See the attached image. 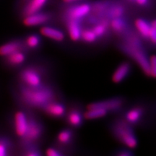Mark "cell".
Segmentation results:
<instances>
[{
	"instance_id": "cell-1",
	"label": "cell",
	"mask_w": 156,
	"mask_h": 156,
	"mask_svg": "<svg viewBox=\"0 0 156 156\" xmlns=\"http://www.w3.org/2000/svg\"><path fill=\"white\" fill-rule=\"evenodd\" d=\"M19 92L23 103L33 108H42L46 103L56 99L55 91L46 84L38 87H30L22 84L20 85Z\"/></svg>"
},
{
	"instance_id": "cell-2",
	"label": "cell",
	"mask_w": 156,
	"mask_h": 156,
	"mask_svg": "<svg viewBox=\"0 0 156 156\" xmlns=\"http://www.w3.org/2000/svg\"><path fill=\"white\" fill-rule=\"evenodd\" d=\"M111 130L116 140L129 149L137 147V138L134 134L132 126L124 119H118L114 121L111 125Z\"/></svg>"
},
{
	"instance_id": "cell-3",
	"label": "cell",
	"mask_w": 156,
	"mask_h": 156,
	"mask_svg": "<svg viewBox=\"0 0 156 156\" xmlns=\"http://www.w3.org/2000/svg\"><path fill=\"white\" fill-rule=\"evenodd\" d=\"M121 50L124 53L132 57L140 65L144 73L148 77H151L149 58L146 55L142 46H134L123 41L119 44Z\"/></svg>"
},
{
	"instance_id": "cell-4",
	"label": "cell",
	"mask_w": 156,
	"mask_h": 156,
	"mask_svg": "<svg viewBox=\"0 0 156 156\" xmlns=\"http://www.w3.org/2000/svg\"><path fill=\"white\" fill-rule=\"evenodd\" d=\"M44 75V72L40 67L30 65L21 70L19 77L23 85L30 87H38L45 84Z\"/></svg>"
},
{
	"instance_id": "cell-5",
	"label": "cell",
	"mask_w": 156,
	"mask_h": 156,
	"mask_svg": "<svg viewBox=\"0 0 156 156\" xmlns=\"http://www.w3.org/2000/svg\"><path fill=\"white\" fill-rule=\"evenodd\" d=\"M44 133V126L42 122L33 115H28V127L26 135L22 140L23 145L36 144Z\"/></svg>"
},
{
	"instance_id": "cell-6",
	"label": "cell",
	"mask_w": 156,
	"mask_h": 156,
	"mask_svg": "<svg viewBox=\"0 0 156 156\" xmlns=\"http://www.w3.org/2000/svg\"><path fill=\"white\" fill-rule=\"evenodd\" d=\"M124 104V99L122 97H116L108 100L97 101L89 104L87 109L93 108H101L106 110L108 112H116L120 110Z\"/></svg>"
},
{
	"instance_id": "cell-7",
	"label": "cell",
	"mask_w": 156,
	"mask_h": 156,
	"mask_svg": "<svg viewBox=\"0 0 156 156\" xmlns=\"http://www.w3.org/2000/svg\"><path fill=\"white\" fill-rule=\"evenodd\" d=\"M20 51H25L27 53L29 51L25 44L24 40L22 39H13L0 45V56L2 58Z\"/></svg>"
},
{
	"instance_id": "cell-8",
	"label": "cell",
	"mask_w": 156,
	"mask_h": 156,
	"mask_svg": "<svg viewBox=\"0 0 156 156\" xmlns=\"http://www.w3.org/2000/svg\"><path fill=\"white\" fill-rule=\"evenodd\" d=\"M14 129L15 133L21 140L26 135L28 127V115L23 111H18L14 116Z\"/></svg>"
},
{
	"instance_id": "cell-9",
	"label": "cell",
	"mask_w": 156,
	"mask_h": 156,
	"mask_svg": "<svg viewBox=\"0 0 156 156\" xmlns=\"http://www.w3.org/2000/svg\"><path fill=\"white\" fill-rule=\"evenodd\" d=\"M75 140V133L70 129H64L58 132L56 136V143L59 151H65L69 150L71 146L73 145Z\"/></svg>"
},
{
	"instance_id": "cell-10",
	"label": "cell",
	"mask_w": 156,
	"mask_h": 156,
	"mask_svg": "<svg viewBox=\"0 0 156 156\" xmlns=\"http://www.w3.org/2000/svg\"><path fill=\"white\" fill-rule=\"evenodd\" d=\"M45 114L53 118L60 119L65 116L67 108L63 103L56 101V99L46 103L42 108Z\"/></svg>"
},
{
	"instance_id": "cell-11",
	"label": "cell",
	"mask_w": 156,
	"mask_h": 156,
	"mask_svg": "<svg viewBox=\"0 0 156 156\" xmlns=\"http://www.w3.org/2000/svg\"><path fill=\"white\" fill-rule=\"evenodd\" d=\"M66 121L71 127L79 128L83 124L84 116L83 113L80 108L73 107L66 112Z\"/></svg>"
},
{
	"instance_id": "cell-12",
	"label": "cell",
	"mask_w": 156,
	"mask_h": 156,
	"mask_svg": "<svg viewBox=\"0 0 156 156\" xmlns=\"http://www.w3.org/2000/svg\"><path fill=\"white\" fill-rule=\"evenodd\" d=\"M145 115V108L141 106H135L126 111L124 119L132 126L137 125Z\"/></svg>"
},
{
	"instance_id": "cell-13",
	"label": "cell",
	"mask_w": 156,
	"mask_h": 156,
	"mask_svg": "<svg viewBox=\"0 0 156 156\" xmlns=\"http://www.w3.org/2000/svg\"><path fill=\"white\" fill-rule=\"evenodd\" d=\"M132 71V64L128 62H124L117 67L112 75V81L114 83H121L125 80Z\"/></svg>"
},
{
	"instance_id": "cell-14",
	"label": "cell",
	"mask_w": 156,
	"mask_h": 156,
	"mask_svg": "<svg viewBox=\"0 0 156 156\" xmlns=\"http://www.w3.org/2000/svg\"><path fill=\"white\" fill-rule=\"evenodd\" d=\"M26 54L27 52L20 51H16L9 54L8 56H6L3 57L4 63L9 67H17L23 65L26 61Z\"/></svg>"
},
{
	"instance_id": "cell-15",
	"label": "cell",
	"mask_w": 156,
	"mask_h": 156,
	"mask_svg": "<svg viewBox=\"0 0 156 156\" xmlns=\"http://www.w3.org/2000/svg\"><path fill=\"white\" fill-rule=\"evenodd\" d=\"M51 18V16L46 13H34V14L25 16L23 20V24L28 27L38 26L47 23Z\"/></svg>"
},
{
	"instance_id": "cell-16",
	"label": "cell",
	"mask_w": 156,
	"mask_h": 156,
	"mask_svg": "<svg viewBox=\"0 0 156 156\" xmlns=\"http://www.w3.org/2000/svg\"><path fill=\"white\" fill-rule=\"evenodd\" d=\"M90 11V6L87 4H82L76 7H72L68 11L67 16L69 20L80 21L82 18L85 17Z\"/></svg>"
},
{
	"instance_id": "cell-17",
	"label": "cell",
	"mask_w": 156,
	"mask_h": 156,
	"mask_svg": "<svg viewBox=\"0 0 156 156\" xmlns=\"http://www.w3.org/2000/svg\"><path fill=\"white\" fill-rule=\"evenodd\" d=\"M41 34L46 38L57 42H62L64 40L65 36L62 30L49 26H44L41 28Z\"/></svg>"
},
{
	"instance_id": "cell-18",
	"label": "cell",
	"mask_w": 156,
	"mask_h": 156,
	"mask_svg": "<svg viewBox=\"0 0 156 156\" xmlns=\"http://www.w3.org/2000/svg\"><path fill=\"white\" fill-rule=\"evenodd\" d=\"M67 30L73 41H78L80 40L82 28L80 21L69 20L67 23Z\"/></svg>"
},
{
	"instance_id": "cell-19",
	"label": "cell",
	"mask_w": 156,
	"mask_h": 156,
	"mask_svg": "<svg viewBox=\"0 0 156 156\" xmlns=\"http://www.w3.org/2000/svg\"><path fill=\"white\" fill-rule=\"evenodd\" d=\"M135 27L140 36L145 40H149V34L151 30V24L145 20L138 18L135 20Z\"/></svg>"
},
{
	"instance_id": "cell-20",
	"label": "cell",
	"mask_w": 156,
	"mask_h": 156,
	"mask_svg": "<svg viewBox=\"0 0 156 156\" xmlns=\"http://www.w3.org/2000/svg\"><path fill=\"white\" fill-rule=\"evenodd\" d=\"M46 1L47 0H32L24 9L23 12L24 16H28L34 13L38 12V11L44 7Z\"/></svg>"
},
{
	"instance_id": "cell-21",
	"label": "cell",
	"mask_w": 156,
	"mask_h": 156,
	"mask_svg": "<svg viewBox=\"0 0 156 156\" xmlns=\"http://www.w3.org/2000/svg\"><path fill=\"white\" fill-rule=\"evenodd\" d=\"M108 112L101 108H93L87 109L85 113H83L84 119L87 120L97 119L103 118L108 114Z\"/></svg>"
},
{
	"instance_id": "cell-22",
	"label": "cell",
	"mask_w": 156,
	"mask_h": 156,
	"mask_svg": "<svg viewBox=\"0 0 156 156\" xmlns=\"http://www.w3.org/2000/svg\"><path fill=\"white\" fill-rule=\"evenodd\" d=\"M25 44L29 50H36L40 48L41 45V37L37 34H30L25 38Z\"/></svg>"
},
{
	"instance_id": "cell-23",
	"label": "cell",
	"mask_w": 156,
	"mask_h": 156,
	"mask_svg": "<svg viewBox=\"0 0 156 156\" xmlns=\"http://www.w3.org/2000/svg\"><path fill=\"white\" fill-rule=\"evenodd\" d=\"M11 142L5 136H0V156H10Z\"/></svg>"
},
{
	"instance_id": "cell-24",
	"label": "cell",
	"mask_w": 156,
	"mask_h": 156,
	"mask_svg": "<svg viewBox=\"0 0 156 156\" xmlns=\"http://www.w3.org/2000/svg\"><path fill=\"white\" fill-rule=\"evenodd\" d=\"M23 150L21 156H42L36 144L23 145Z\"/></svg>"
},
{
	"instance_id": "cell-25",
	"label": "cell",
	"mask_w": 156,
	"mask_h": 156,
	"mask_svg": "<svg viewBox=\"0 0 156 156\" xmlns=\"http://www.w3.org/2000/svg\"><path fill=\"white\" fill-rule=\"evenodd\" d=\"M80 40L87 44H93L97 41L98 38L92 29L91 30L85 29V30H82Z\"/></svg>"
},
{
	"instance_id": "cell-26",
	"label": "cell",
	"mask_w": 156,
	"mask_h": 156,
	"mask_svg": "<svg viewBox=\"0 0 156 156\" xmlns=\"http://www.w3.org/2000/svg\"><path fill=\"white\" fill-rule=\"evenodd\" d=\"M108 24L106 21H102V22L95 25L93 28V31L94 32L95 36L98 38H102L106 35L107 30H108Z\"/></svg>"
},
{
	"instance_id": "cell-27",
	"label": "cell",
	"mask_w": 156,
	"mask_h": 156,
	"mask_svg": "<svg viewBox=\"0 0 156 156\" xmlns=\"http://www.w3.org/2000/svg\"><path fill=\"white\" fill-rule=\"evenodd\" d=\"M111 27L114 32L117 34H121L126 28V23L121 17L113 18L111 22Z\"/></svg>"
},
{
	"instance_id": "cell-28",
	"label": "cell",
	"mask_w": 156,
	"mask_h": 156,
	"mask_svg": "<svg viewBox=\"0 0 156 156\" xmlns=\"http://www.w3.org/2000/svg\"><path fill=\"white\" fill-rule=\"evenodd\" d=\"M149 40L155 46L156 42V22L154 20L151 23V30L149 34Z\"/></svg>"
},
{
	"instance_id": "cell-29",
	"label": "cell",
	"mask_w": 156,
	"mask_h": 156,
	"mask_svg": "<svg viewBox=\"0 0 156 156\" xmlns=\"http://www.w3.org/2000/svg\"><path fill=\"white\" fill-rule=\"evenodd\" d=\"M149 65L150 71H151V77L155 78L156 75V58L155 55L151 56L149 58Z\"/></svg>"
},
{
	"instance_id": "cell-30",
	"label": "cell",
	"mask_w": 156,
	"mask_h": 156,
	"mask_svg": "<svg viewBox=\"0 0 156 156\" xmlns=\"http://www.w3.org/2000/svg\"><path fill=\"white\" fill-rule=\"evenodd\" d=\"M46 156H66L64 153L56 147H48L46 152Z\"/></svg>"
},
{
	"instance_id": "cell-31",
	"label": "cell",
	"mask_w": 156,
	"mask_h": 156,
	"mask_svg": "<svg viewBox=\"0 0 156 156\" xmlns=\"http://www.w3.org/2000/svg\"><path fill=\"white\" fill-rule=\"evenodd\" d=\"M123 13H124V9L122 7H116L112 9L110 14L113 18H116V17H121Z\"/></svg>"
},
{
	"instance_id": "cell-32",
	"label": "cell",
	"mask_w": 156,
	"mask_h": 156,
	"mask_svg": "<svg viewBox=\"0 0 156 156\" xmlns=\"http://www.w3.org/2000/svg\"><path fill=\"white\" fill-rule=\"evenodd\" d=\"M114 156H134L132 151L128 149H121L116 151Z\"/></svg>"
},
{
	"instance_id": "cell-33",
	"label": "cell",
	"mask_w": 156,
	"mask_h": 156,
	"mask_svg": "<svg viewBox=\"0 0 156 156\" xmlns=\"http://www.w3.org/2000/svg\"><path fill=\"white\" fill-rule=\"evenodd\" d=\"M136 3L140 5H145L147 3V0H136Z\"/></svg>"
},
{
	"instance_id": "cell-34",
	"label": "cell",
	"mask_w": 156,
	"mask_h": 156,
	"mask_svg": "<svg viewBox=\"0 0 156 156\" xmlns=\"http://www.w3.org/2000/svg\"><path fill=\"white\" fill-rule=\"evenodd\" d=\"M78 1V0H63L64 2L65 3H70V2H76Z\"/></svg>"
}]
</instances>
